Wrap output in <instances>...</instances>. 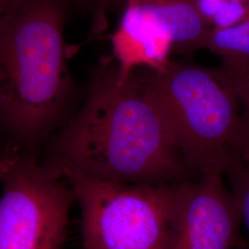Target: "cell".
Returning a JSON list of instances; mask_svg holds the SVG:
<instances>
[{
  "label": "cell",
  "mask_w": 249,
  "mask_h": 249,
  "mask_svg": "<svg viewBox=\"0 0 249 249\" xmlns=\"http://www.w3.org/2000/svg\"><path fill=\"white\" fill-rule=\"evenodd\" d=\"M205 48L222 59L220 67L231 79L249 76V18L234 26L211 30Z\"/></svg>",
  "instance_id": "obj_8"
},
{
  "label": "cell",
  "mask_w": 249,
  "mask_h": 249,
  "mask_svg": "<svg viewBox=\"0 0 249 249\" xmlns=\"http://www.w3.org/2000/svg\"><path fill=\"white\" fill-rule=\"evenodd\" d=\"M229 79L240 100L242 156L244 162L249 163V76L237 80Z\"/></svg>",
  "instance_id": "obj_11"
},
{
  "label": "cell",
  "mask_w": 249,
  "mask_h": 249,
  "mask_svg": "<svg viewBox=\"0 0 249 249\" xmlns=\"http://www.w3.org/2000/svg\"><path fill=\"white\" fill-rule=\"evenodd\" d=\"M46 162L68 180L80 203L84 249H165L178 184L104 181Z\"/></svg>",
  "instance_id": "obj_4"
},
{
  "label": "cell",
  "mask_w": 249,
  "mask_h": 249,
  "mask_svg": "<svg viewBox=\"0 0 249 249\" xmlns=\"http://www.w3.org/2000/svg\"><path fill=\"white\" fill-rule=\"evenodd\" d=\"M206 25L211 30L237 25L249 18V0H193Z\"/></svg>",
  "instance_id": "obj_9"
},
{
  "label": "cell",
  "mask_w": 249,
  "mask_h": 249,
  "mask_svg": "<svg viewBox=\"0 0 249 249\" xmlns=\"http://www.w3.org/2000/svg\"><path fill=\"white\" fill-rule=\"evenodd\" d=\"M222 172L178 184L165 249H244L238 204Z\"/></svg>",
  "instance_id": "obj_6"
},
{
  "label": "cell",
  "mask_w": 249,
  "mask_h": 249,
  "mask_svg": "<svg viewBox=\"0 0 249 249\" xmlns=\"http://www.w3.org/2000/svg\"><path fill=\"white\" fill-rule=\"evenodd\" d=\"M151 96L189 167L228 176L244 164L241 103L221 67L170 60L160 71L142 69Z\"/></svg>",
  "instance_id": "obj_3"
},
{
  "label": "cell",
  "mask_w": 249,
  "mask_h": 249,
  "mask_svg": "<svg viewBox=\"0 0 249 249\" xmlns=\"http://www.w3.org/2000/svg\"><path fill=\"white\" fill-rule=\"evenodd\" d=\"M18 152L14 151L7 155L0 157V180L6 175V173L10 169L12 164L16 161L18 157Z\"/></svg>",
  "instance_id": "obj_13"
},
{
  "label": "cell",
  "mask_w": 249,
  "mask_h": 249,
  "mask_svg": "<svg viewBox=\"0 0 249 249\" xmlns=\"http://www.w3.org/2000/svg\"><path fill=\"white\" fill-rule=\"evenodd\" d=\"M120 20L143 34L174 45V53L206 47L211 29L193 0H124Z\"/></svg>",
  "instance_id": "obj_7"
},
{
  "label": "cell",
  "mask_w": 249,
  "mask_h": 249,
  "mask_svg": "<svg viewBox=\"0 0 249 249\" xmlns=\"http://www.w3.org/2000/svg\"><path fill=\"white\" fill-rule=\"evenodd\" d=\"M47 161L124 184L177 185L199 175L178 150L142 69L121 80L112 57L91 71L85 99L56 131Z\"/></svg>",
  "instance_id": "obj_1"
},
{
  "label": "cell",
  "mask_w": 249,
  "mask_h": 249,
  "mask_svg": "<svg viewBox=\"0 0 249 249\" xmlns=\"http://www.w3.org/2000/svg\"><path fill=\"white\" fill-rule=\"evenodd\" d=\"M231 183V191L240 210L242 223L249 233V163H245L227 176Z\"/></svg>",
  "instance_id": "obj_10"
},
{
  "label": "cell",
  "mask_w": 249,
  "mask_h": 249,
  "mask_svg": "<svg viewBox=\"0 0 249 249\" xmlns=\"http://www.w3.org/2000/svg\"><path fill=\"white\" fill-rule=\"evenodd\" d=\"M63 0H19L0 16V131L34 149L72 116Z\"/></svg>",
  "instance_id": "obj_2"
},
{
  "label": "cell",
  "mask_w": 249,
  "mask_h": 249,
  "mask_svg": "<svg viewBox=\"0 0 249 249\" xmlns=\"http://www.w3.org/2000/svg\"><path fill=\"white\" fill-rule=\"evenodd\" d=\"M60 172L31 154L1 179L0 249H61L75 196Z\"/></svg>",
  "instance_id": "obj_5"
},
{
  "label": "cell",
  "mask_w": 249,
  "mask_h": 249,
  "mask_svg": "<svg viewBox=\"0 0 249 249\" xmlns=\"http://www.w3.org/2000/svg\"><path fill=\"white\" fill-rule=\"evenodd\" d=\"M19 0H0V16L5 14L11 9Z\"/></svg>",
  "instance_id": "obj_14"
},
{
  "label": "cell",
  "mask_w": 249,
  "mask_h": 249,
  "mask_svg": "<svg viewBox=\"0 0 249 249\" xmlns=\"http://www.w3.org/2000/svg\"><path fill=\"white\" fill-rule=\"evenodd\" d=\"M81 6L89 10L92 15L91 37L102 36L107 29V13L118 4H124V0H79Z\"/></svg>",
  "instance_id": "obj_12"
}]
</instances>
